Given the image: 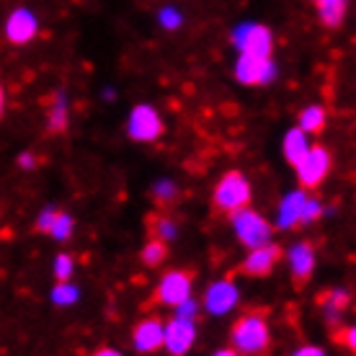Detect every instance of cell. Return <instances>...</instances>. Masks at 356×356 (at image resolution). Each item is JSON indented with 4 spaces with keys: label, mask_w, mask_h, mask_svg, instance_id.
Returning <instances> with one entry per match:
<instances>
[{
    "label": "cell",
    "mask_w": 356,
    "mask_h": 356,
    "mask_svg": "<svg viewBox=\"0 0 356 356\" xmlns=\"http://www.w3.org/2000/svg\"><path fill=\"white\" fill-rule=\"evenodd\" d=\"M93 356H124V354H119L116 348H98V351Z\"/></svg>",
    "instance_id": "cell-35"
},
{
    "label": "cell",
    "mask_w": 356,
    "mask_h": 356,
    "mask_svg": "<svg viewBox=\"0 0 356 356\" xmlns=\"http://www.w3.org/2000/svg\"><path fill=\"white\" fill-rule=\"evenodd\" d=\"M54 276L60 279V282H67L70 279V274H72V268H75V261L67 256V253H60L57 259H54Z\"/></svg>",
    "instance_id": "cell-25"
},
{
    "label": "cell",
    "mask_w": 356,
    "mask_h": 356,
    "mask_svg": "<svg viewBox=\"0 0 356 356\" xmlns=\"http://www.w3.org/2000/svg\"><path fill=\"white\" fill-rule=\"evenodd\" d=\"M339 341H343V343H346V346L356 354V325H351V328H346V330H341Z\"/></svg>",
    "instance_id": "cell-31"
},
{
    "label": "cell",
    "mask_w": 356,
    "mask_h": 356,
    "mask_svg": "<svg viewBox=\"0 0 356 356\" xmlns=\"http://www.w3.org/2000/svg\"><path fill=\"white\" fill-rule=\"evenodd\" d=\"M292 356H325V351L318 346H300Z\"/></svg>",
    "instance_id": "cell-32"
},
{
    "label": "cell",
    "mask_w": 356,
    "mask_h": 356,
    "mask_svg": "<svg viewBox=\"0 0 356 356\" xmlns=\"http://www.w3.org/2000/svg\"><path fill=\"white\" fill-rule=\"evenodd\" d=\"M191 300V271L176 268L161 279V284L155 289V302L168 305V307H178L181 302Z\"/></svg>",
    "instance_id": "cell-5"
},
{
    "label": "cell",
    "mask_w": 356,
    "mask_h": 356,
    "mask_svg": "<svg viewBox=\"0 0 356 356\" xmlns=\"http://www.w3.org/2000/svg\"><path fill=\"white\" fill-rule=\"evenodd\" d=\"M300 127L305 132H321L325 127V108L323 106H310L305 108L302 116H300Z\"/></svg>",
    "instance_id": "cell-22"
},
{
    "label": "cell",
    "mask_w": 356,
    "mask_h": 356,
    "mask_svg": "<svg viewBox=\"0 0 356 356\" xmlns=\"http://www.w3.org/2000/svg\"><path fill=\"white\" fill-rule=\"evenodd\" d=\"M250 202V184L245 181L241 170H230L220 178L214 186V207L222 212L235 214L238 209H245Z\"/></svg>",
    "instance_id": "cell-2"
},
{
    "label": "cell",
    "mask_w": 356,
    "mask_h": 356,
    "mask_svg": "<svg viewBox=\"0 0 356 356\" xmlns=\"http://www.w3.org/2000/svg\"><path fill=\"white\" fill-rule=\"evenodd\" d=\"M57 217H60V212L54 209V207H47L44 212L39 214V220H36V227L42 232H52L54 222H57Z\"/></svg>",
    "instance_id": "cell-27"
},
{
    "label": "cell",
    "mask_w": 356,
    "mask_h": 356,
    "mask_svg": "<svg viewBox=\"0 0 356 356\" xmlns=\"http://www.w3.org/2000/svg\"><path fill=\"white\" fill-rule=\"evenodd\" d=\"M161 24L165 29H178L181 26V13L173 8H163L161 10Z\"/></svg>",
    "instance_id": "cell-29"
},
{
    "label": "cell",
    "mask_w": 356,
    "mask_h": 356,
    "mask_svg": "<svg viewBox=\"0 0 356 356\" xmlns=\"http://www.w3.org/2000/svg\"><path fill=\"white\" fill-rule=\"evenodd\" d=\"M279 256H282V250L276 248V245H271V243L261 245V248H253L248 256H245V261H243V266H241L243 274H248V276L271 274V268L276 266Z\"/></svg>",
    "instance_id": "cell-12"
},
{
    "label": "cell",
    "mask_w": 356,
    "mask_h": 356,
    "mask_svg": "<svg viewBox=\"0 0 356 356\" xmlns=\"http://www.w3.org/2000/svg\"><path fill=\"white\" fill-rule=\"evenodd\" d=\"M321 214H323L321 202H315V199H307V204H305V212H302V225L312 222V220H318Z\"/></svg>",
    "instance_id": "cell-28"
},
{
    "label": "cell",
    "mask_w": 356,
    "mask_h": 356,
    "mask_svg": "<svg viewBox=\"0 0 356 356\" xmlns=\"http://www.w3.org/2000/svg\"><path fill=\"white\" fill-rule=\"evenodd\" d=\"M70 232H72V217L70 214H63L60 212V217H57V222H54V227H52V235L54 241H67L70 238Z\"/></svg>",
    "instance_id": "cell-26"
},
{
    "label": "cell",
    "mask_w": 356,
    "mask_h": 356,
    "mask_svg": "<svg viewBox=\"0 0 356 356\" xmlns=\"http://www.w3.org/2000/svg\"><path fill=\"white\" fill-rule=\"evenodd\" d=\"M6 36L10 44H26L36 36V18L34 13L18 8L10 13L8 24H6Z\"/></svg>",
    "instance_id": "cell-13"
},
{
    "label": "cell",
    "mask_w": 356,
    "mask_h": 356,
    "mask_svg": "<svg viewBox=\"0 0 356 356\" xmlns=\"http://www.w3.org/2000/svg\"><path fill=\"white\" fill-rule=\"evenodd\" d=\"M315 8H318V16L325 26H339L343 21V13H346V0H312Z\"/></svg>",
    "instance_id": "cell-18"
},
{
    "label": "cell",
    "mask_w": 356,
    "mask_h": 356,
    "mask_svg": "<svg viewBox=\"0 0 356 356\" xmlns=\"http://www.w3.org/2000/svg\"><path fill=\"white\" fill-rule=\"evenodd\" d=\"M276 67L271 57H256V54H241L235 65V78L245 86H266L274 81Z\"/></svg>",
    "instance_id": "cell-6"
},
{
    "label": "cell",
    "mask_w": 356,
    "mask_h": 356,
    "mask_svg": "<svg viewBox=\"0 0 356 356\" xmlns=\"http://www.w3.org/2000/svg\"><path fill=\"white\" fill-rule=\"evenodd\" d=\"M127 129H129V137L137 143H152L163 134V122L152 106H134Z\"/></svg>",
    "instance_id": "cell-8"
},
{
    "label": "cell",
    "mask_w": 356,
    "mask_h": 356,
    "mask_svg": "<svg viewBox=\"0 0 356 356\" xmlns=\"http://www.w3.org/2000/svg\"><path fill=\"white\" fill-rule=\"evenodd\" d=\"M165 253H168V245L161 238H152L147 245L143 248V264L145 266H161L165 261Z\"/></svg>",
    "instance_id": "cell-20"
},
{
    "label": "cell",
    "mask_w": 356,
    "mask_h": 356,
    "mask_svg": "<svg viewBox=\"0 0 356 356\" xmlns=\"http://www.w3.org/2000/svg\"><path fill=\"white\" fill-rule=\"evenodd\" d=\"M321 307L330 328H339V323L343 321V312L348 307V292L346 289H330L321 297Z\"/></svg>",
    "instance_id": "cell-16"
},
{
    "label": "cell",
    "mask_w": 356,
    "mask_h": 356,
    "mask_svg": "<svg viewBox=\"0 0 356 356\" xmlns=\"http://www.w3.org/2000/svg\"><path fill=\"white\" fill-rule=\"evenodd\" d=\"M196 336L194 321H184V318H173L165 325V348L170 356H184L191 348Z\"/></svg>",
    "instance_id": "cell-11"
},
{
    "label": "cell",
    "mask_w": 356,
    "mask_h": 356,
    "mask_svg": "<svg viewBox=\"0 0 356 356\" xmlns=\"http://www.w3.org/2000/svg\"><path fill=\"white\" fill-rule=\"evenodd\" d=\"M232 44L241 49V54H256V57H271V31L259 24H243L232 31Z\"/></svg>",
    "instance_id": "cell-4"
},
{
    "label": "cell",
    "mask_w": 356,
    "mask_h": 356,
    "mask_svg": "<svg viewBox=\"0 0 356 356\" xmlns=\"http://www.w3.org/2000/svg\"><path fill=\"white\" fill-rule=\"evenodd\" d=\"M52 302L60 305V307L75 305V302H78V286L70 284V282H60V284L52 289Z\"/></svg>",
    "instance_id": "cell-23"
},
{
    "label": "cell",
    "mask_w": 356,
    "mask_h": 356,
    "mask_svg": "<svg viewBox=\"0 0 356 356\" xmlns=\"http://www.w3.org/2000/svg\"><path fill=\"white\" fill-rule=\"evenodd\" d=\"M241 300V292H238V286L232 284L230 279H220V282H214V284L207 286L204 292V307L209 315H227V312L238 305Z\"/></svg>",
    "instance_id": "cell-9"
},
{
    "label": "cell",
    "mask_w": 356,
    "mask_h": 356,
    "mask_svg": "<svg viewBox=\"0 0 356 356\" xmlns=\"http://www.w3.org/2000/svg\"><path fill=\"white\" fill-rule=\"evenodd\" d=\"M152 196H155L158 204H170V202L178 199V186L173 181H158V184L152 186Z\"/></svg>",
    "instance_id": "cell-24"
},
{
    "label": "cell",
    "mask_w": 356,
    "mask_h": 356,
    "mask_svg": "<svg viewBox=\"0 0 356 356\" xmlns=\"http://www.w3.org/2000/svg\"><path fill=\"white\" fill-rule=\"evenodd\" d=\"M199 310V305L194 300H186L176 307V318H184V321H194V312Z\"/></svg>",
    "instance_id": "cell-30"
},
{
    "label": "cell",
    "mask_w": 356,
    "mask_h": 356,
    "mask_svg": "<svg viewBox=\"0 0 356 356\" xmlns=\"http://www.w3.org/2000/svg\"><path fill=\"white\" fill-rule=\"evenodd\" d=\"M289 268H292L294 284H305L315 268V248L310 243H297L289 248Z\"/></svg>",
    "instance_id": "cell-15"
},
{
    "label": "cell",
    "mask_w": 356,
    "mask_h": 356,
    "mask_svg": "<svg viewBox=\"0 0 356 356\" xmlns=\"http://www.w3.org/2000/svg\"><path fill=\"white\" fill-rule=\"evenodd\" d=\"M150 230H152V238H161V241H173L178 235V227L176 222L165 217V214H158V217H152L150 220Z\"/></svg>",
    "instance_id": "cell-21"
},
{
    "label": "cell",
    "mask_w": 356,
    "mask_h": 356,
    "mask_svg": "<svg viewBox=\"0 0 356 356\" xmlns=\"http://www.w3.org/2000/svg\"><path fill=\"white\" fill-rule=\"evenodd\" d=\"M305 204H307V194H305V191H292V194H286L284 199H282V204H279L276 225H279L282 230H292V227H297V225L302 222Z\"/></svg>",
    "instance_id": "cell-14"
},
{
    "label": "cell",
    "mask_w": 356,
    "mask_h": 356,
    "mask_svg": "<svg viewBox=\"0 0 356 356\" xmlns=\"http://www.w3.org/2000/svg\"><path fill=\"white\" fill-rule=\"evenodd\" d=\"M330 170V152L325 147H310L307 158L297 165V178L305 188H318Z\"/></svg>",
    "instance_id": "cell-7"
},
{
    "label": "cell",
    "mask_w": 356,
    "mask_h": 356,
    "mask_svg": "<svg viewBox=\"0 0 356 356\" xmlns=\"http://www.w3.org/2000/svg\"><path fill=\"white\" fill-rule=\"evenodd\" d=\"M47 124H49V132H63L65 127H67V104H65L63 93L54 98L52 108L47 114Z\"/></svg>",
    "instance_id": "cell-19"
},
{
    "label": "cell",
    "mask_w": 356,
    "mask_h": 356,
    "mask_svg": "<svg viewBox=\"0 0 356 356\" xmlns=\"http://www.w3.org/2000/svg\"><path fill=\"white\" fill-rule=\"evenodd\" d=\"M18 165H21V168H34L36 165V158L34 155H29V152H24V155H18Z\"/></svg>",
    "instance_id": "cell-33"
},
{
    "label": "cell",
    "mask_w": 356,
    "mask_h": 356,
    "mask_svg": "<svg viewBox=\"0 0 356 356\" xmlns=\"http://www.w3.org/2000/svg\"><path fill=\"white\" fill-rule=\"evenodd\" d=\"M230 343L243 356L264 354L268 348V323L264 312H245L241 321L232 325Z\"/></svg>",
    "instance_id": "cell-1"
},
{
    "label": "cell",
    "mask_w": 356,
    "mask_h": 356,
    "mask_svg": "<svg viewBox=\"0 0 356 356\" xmlns=\"http://www.w3.org/2000/svg\"><path fill=\"white\" fill-rule=\"evenodd\" d=\"M282 150H284V158L292 163L294 168H297V165H300V163L307 158V152H310V145H307V134H305L302 127H297V129H289V132H286Z\"/></svg>",
    "instance_id": "cell-17"
},
{
    "label": "cell",
    "mask_w": 356,
    "mask_h": 356,
    "mask_svg": "<svg viewBox=\"0 0 356 356\" xmlns=\"http://www.w3.org/2000/svg\"><path fill=\"white\" fill-rule=\"evenodd\" d=\"M212 356H243L241 351H238V348H220V351H214Z\"/></svg>",
    "instance_id": "cell-34"
},
{
    "label": "cell",
    "mask_w": 356,
    "mask_h": 356,
    "mask_svg": "<svg viewBox=\"0 0 356 356\" xmlns=\"http://www.w3.org/2000/svg\"><path fill=\"white\" fill-rule=\"evenodd\" d=\"M232 227H235L238 241L250 250L271 243V225H268L259 212L248 209V207H245V209H238V212L232 214Z\"/></svg>",
    "instance_id": "cell-3"
},
{
    "label": "cell",
    "mask_w": 356,
    "mask_h": 356,
    "mask_svg": "<svg viewBox=\"0 0 356 356\" xmlns=\"http://www.w3.org/2000/svg\"><path fill=\"white\" fill-rule=\"evenodd\" d=\"M132 336V343L140 354H150V351L165 346V325L161 323V318H145L143 323L134 325Z\"/></svg>",
    "instance_id": "cell-10"
}]
</instances>
